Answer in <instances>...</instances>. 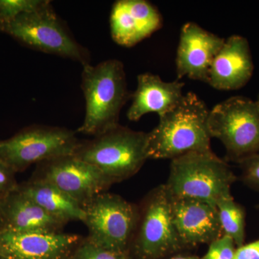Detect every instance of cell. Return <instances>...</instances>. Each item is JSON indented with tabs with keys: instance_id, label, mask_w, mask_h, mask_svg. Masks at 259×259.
I'll use <instances>...</instances> for the list:
<instances>
[{
	"instance_id": "obj_21",
	"label": "cell",
	"mask_w": 259,
	"mask_h": 259,
	"mask_svg": "<svg viewBox=\"0 0 259 259\" xmlns=\"http://www.w3.org/2000/svg\"><path fill=\"white\" fill-rule=\"evenodd\" d=\"M48 0H0V24L9 23L19 15L39 9ZM2 31V30H1Z\"/></svg>"
},
{
	"instance_id": "obj_14",
	"label": "cell",
	"mask_w": 259,
	"mask_h": 259,
	"mask_svg": "<svg viewBox=\"0 0 259 259\" xmlns=\"http://www.w3.org/2000/svg\"><path fill=\"white\" fill-rule=\"evenodd\" d=\"M110 24L114 41L132 47L161 29L163 19L157 8L146 0H118L112 6Z\"/></svg>"
},
{
	"instance_id": "obj_17",
	"label": "cell",
	"mask_w": 259,
	"mask_h": 259,
	"mask_svg": "<svg viewBox=\"0 0 259 259\" xmlns=\"http://www.w3.org/2000/svg\"><path fill=\"white\" fill-rule=\"evenodd\" d=\"M3 227L23 233H58L65 226L18 189L1 198Z\"/></svg>"
},
{
	"instance_id": "obj_6",
	"label": "cell",
	"mask_w": 259,
	"mask_h": 259,
	"mask_svg": "<svg viewBox=\"0 0 259 259\" xmlns=\"http://www.w3.org/2000/svg\"><path fill=\"white\" fill-rule=\"evenodd\" d=\"M1 32L33 50L77 61L82 66L90 64L88 49L75 40L50 1L39 9L19 15L3 25Z\"/></svg>"
},
{
	"instance_id": "obj_3",
	"label": "cell",
	"mask_w": 259,
	"mask_h": 259,
	"mask_svg": "<svg viewBox=\"0 0 259 259\" xmlns=\"http://www.w3.org/2000/svg\"><path fill=\"white\" fill-rule=\"evenodd\" d=\"M236 180L228 163L210 151L172 159L164 185L171 197L197 199L216 207L221 199L231 197Z\"/></svg>"
},
{
	"instance_id": "obj_16",
	"label": "cell",
	"mask_w": 259,
	"mask_h": 259,
	"mask_svg": "<svg viewBox=\"0 0 259 259\" xmlns=\"http://www.w3.org/2000/svg\"><path fill=\"white\" fill-rule=\"evenodd\" d=\"M137 80V88L131 95L132 104L127 112L131 121H139L152 112L161 117L173 110L185 95V83L179 80L166 82L151 73L140 74Z\"/></svg>"
},
{
	"instance_id": "obj_11",
	"label": "cell",
	"mask_w": 259,
	"mask_h": 259,
	"mask_svg": "<svg viewBox=\"0 0 259 259\" xmlns=\"http://www.w3.org/2000/svg\"><path fill=\"white\" fill-rule=\"evenodd\" d=\"M81 241L58 233H23L0 228V259H69Z\"/></svg>"
},
{
	"instance_id": "obj_27",
	"label": "cell",
	"mask_w": 259,
	"mask_h": 259,
	"mask_svg": "<svg viewBox=\"0 0 259 259\" xmlns=\"http://www.w3.org/2000/svg\"><path fill=\"white\" fill-rule=\"evenodd\" d=\"M1 198L2 197H0V228L3 227V215H2L1 210Z\"/></svg>"
},
{
	"instance_id": "obj_2",
	"label": "cell",
	"mask_w": 259,
	"mask_h": 259,
	"mask_svg": "<svg viewBox=\"0 0 259 259\" xmlns=\"http://www.w3.org/2000/svg\"><path fill=\"white\" fill-rule=\"evenodd\" d=\"M81 89L86 107L78 133L95 137L119 125L121 110L132 95L120 61L110 59L83 66Z\"/></svg>"
},
{
	"instance_id": "obj_29",
	"label": "cell",
	"mask_w": 259,
	"mask_h": 259,
	"mask_svg": "<svg viewBox=\"0 0 259 259\" xmlns=\"http://www.w3.org/2000/svg\"><path fill=\"white\" fill-rule=\"evenodd\" d=\"M2 30V25L1 24H0V31Z\"/></svg>"
},
{
	"instance_id": "obj_7",
	"label": "cell",
	"mask_w": 259,
	"mask_h": 259,
	"mask_svg": "<svg viewBox=\"0 0 259 259\" xmlns=\"http://www.w3.org/2000/svg\"><path fill=\"white\" fill-rule=\"evenodd\" d=\"M211 138L224 146L226 158L238 163L259 152V108L243 96L230 97L209 110Z\"/></svg>"
},
{
	"instance_id": "obj_26",
	"label": "cell",
	"mask_w": 259,
	"mask_h": 259,
	"mask_svg": "<svg viewBox=\"0 0 259 259\" xmlns=\"http://www.w3.org/2000/svg\"><path fill=\"white\" fill-rule=\"evenodd\" d=\"M163 259H200V258L197 255L190 254V253H185V251H183L170 255V256Z\"/></svg>"
},
{
	"instance_id": "obj_22",
	"label": "cell",
	"mask_w": 259,
	"mask_h": 259,
	"mask_svg": "<svg viewBox=\"0 0 259 259\" xmlns=\"http://www.w3.org/2000/svg\"><path fill=\"white\" fill-rule=\"evenodd\" d=\"M208 250L200 259H233L236 245L231 237L223 234L209 243Z\"/></svg>"
},
{
	"instance_id": "obj_23",
	"label": "cell",
	"mask_w": 259,
	"mask_h": 259,
	"mask_svg": "<svg viewBox=\"0 0 259 259\" xmlns=\"http://www.w3.org/2000/svg\"><path fill=\"white\" fill-rule=\"evenodd\" d=\"M241 179L250 188L259 191V152L238 162Z\"/></svg>"
},
{
	"instance_id": "obj_12",
	"label": "cell",
	"mask_w": 259,
	"mask_h": 259,
	"mask_svg": "<svg viewBox=\"0 0 259 259\" xmlns=\"http://www.w3.org/2000/svg\"><path fill=\"white\" fill-rule=\"evenodd\" d=\"M226 39L189 22L182 26L177 49V80L184 76L208 83L209 69Z\"/></svg>"
},
{
	"instance_id": "obj_28",
	"label": "cell",
	"mask_w": 259,
	"mask_h": 259,
	"mask_svg": "<svg viewBox=\"0 0 259 259\" xmlns=\"http://www.w3.org/2000/svg\"><path fill=\"white\" fill-rule=\"evenodd\" d=\"M255 102H256L257 105H258V107L259 108V94H258V98H257V100H255Z\"/></svg>"
},
{
	"instance_id": "obj_4",
	"label": "cell",
	"mask_w": 259,
	"mask_h": 259,
	"mask_svg": "<svg viewBox=\"0 0 259 259\" xmlns=\"http://www.w3.org/2000/svg\"><path fill=\"white\" fill-rule=\"evenodd\" d=\"M148 133L120 125L81 141L73 155L96 167L112 184L134 176L148 159Z\"/></svg>"
},
{
	"instance_id": "obj_9",
	"label": "cell",
	"mask_w": 259,
	"mask_h": 259,
	"mask_svg": "<svg viewBox=\"0 0 259 259\" xmlns=\"http://www.w3.org/2000/svg\"><path fill=\"white\" fill-rule=\"evenodd\" d=\"M79 143L76 133L71 130L32 125L0 141V159L17 173L34 163L73 154Z\"/></svg>"
},
{
	"instance_id": "obj_19",
	"label": "cell",
	"mask_w": 259,
	"mask_h": 259,
	"mask_svg": "<svg viewBox=\"0 0 259 259\" xmlns=\"http://www.w3.org/2000/svg\"><path fill=\"white\" fill-rule=\"evenodd\" d=\"M223 234L231 237L237 247L244 244L245 211L233 196L221 199L216 205Z\"/></svg>"
},
{
	"instance_id": "obj_20",
	"label": "cell",
	"mask_w": 259,
	"mask_h": 259,
	"mask_svg": "<svg viewBox=\"0 0 259 259\" xmlns=\"http://www.w3.org/2000/svg\"><path fill=\"white\" fill-rule=\"evenodd\" d=\"M69 259H134L130 252L106 249L93 244L87 239L81 240L73 250Z\"/></svg>"
},
{
	"instance_id": "obj_13",
	"label": "cell",
	"mask_w": 259,
	"mask_h": 259,
	"mask_svg": "<svg viewBox=\"0 0 259 259\" xmlns=\"http://www.w3.org/2000/svg\"><path fill=\"white\" fill-rule=\"evenodd\" d=\"M171 207L175 229L187 249L200 244L209 245L223 236L215 206L197 199L171 196Z\"/></svg>"
},
{
	"instance_id": "obj_25",
	"label": "cell",
	"mask_w": 259,
	"mask_h": 259,
	"mask_svg": "<svg viewBox=\"0 0 259 259\" xmlns=\"http://www.w3.org/2000/svg\"><path fill=\"white\" fill-rule=\"evenodd\" d=\"M233 259H259V239L237 247Z\"/></svg>"
},
{
	"instance_id": "obj_8",
	"label": "cell",
	"mask_w": 259,
	"mask_h": 259,
	"mask_svg": "<svg viewBox=\"0 0 259 259\" xmlns=\"http://www.w3.org/2000/svg\"><path fill=\"white\" fill-rule=\"evenodd\" d=\"M82 207L88 241L106 249L130 252L139 220V206L117 194L102 192Z\"/></svg>"
},
{
	"instance_id": "obj_24",
	"label": "cell",
	"mask_w": 259,
	"mask_h": 259,
	"mask_svg": "<svg viewBox=\"0 0 259 259\" xmlns=\"http://www.w3.org/2000/svg\"><path fill=\"white\" fill-rule=\"evenodd\" d=\"M16 172L0 159V197L16 190L18 184L15 179Z\"/></svg>"
},
{
	"instance_id": "obj_1",
	"label": "cell",
	"mask_w": 259,
	"mask_h": 259,
	"mask_svg": "<svg viewBox=\"0 0 259 259\" xmlns=\"http://www.w3.org/2000/svg\"><path fill=\"white\" fill-rule=\"evenodd\" d=\"M209 113L208 107L196 94H185L148 133V159L172 160L189 153L212 151Z\"/></svg>"
},
{
	"instance_id": "obj_5",
	"label": "cell",
	"mask_w": 259,
	"mask_h": 259,
	"mask_svg": "<svg viewBox=\"0 0 259 259\" xmlns=\"http://www.w3.org/2000/svg\"><path fill=\"white\" fill-rule=\"evenodd\" d=\"M137 226L130 245L134 259H163L187 250L177 234L171 196L164 185L153 189L139 206Z\"/></svg>"
},
{
	"instance_id": "obj_15",
	"label": "cell",
	"mask_w": 259,
	"mask_h": 259,
	"mask_svg": "<svg viewBox=\"0 0 259 259\" xmlns=\"http://www.w3.org/2000/svg\"><path fill=\"white\" fill-rule=\"evenodd\" d=\"M253 70L248 40L241 35H231L212 61L207 84L218 90H239L251 79Z\"/></svg>"
},
{
	"instance_id": "obj_18",
	"label": "cell",
	"mask_w": 259,
	"mask_h": 259,
	"mask_svg": "<svg viewBox=\"0 0 259 259\" xmlns=\"http://www.w3.org/2000/svg\"><path fill=\"white\" fill-rule=\"evenodd\" d=\"M18 189L65 225L71 221L83 222L84 219L81 204L51 184L31 178L28 182L19 185Z\"/></svg>"
},
{
	"instance_id": "obj_10",
	"label": "cell",
	"mask_w": 259,
	"mask_h": 259,
	"mask_svg": "<svg viewBox=\"0 0 259 259\" xmlns=\"http://www.w3.org/2000/svg\"><path fill=\"white\" fill-rule=\"evenodd\" d=\"M32 179L51 184L81 207L113 185L96 167L73 154L38 163Z\"/></svg>"
}]
</instances>
